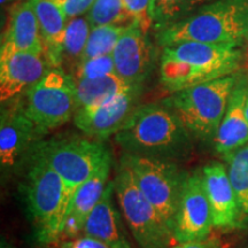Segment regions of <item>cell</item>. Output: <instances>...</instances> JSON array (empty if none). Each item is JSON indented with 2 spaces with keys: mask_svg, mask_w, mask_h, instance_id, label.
<instances>
[{
  "mask_svg": "<svg viewBox=\"0 0 248 248\" xmlns=\"http://www.w3.org/2000/svg\"><path fill=\"white\" fill-rule=\"evenodd\" d=\"M238 79L233 74L201 83L173 92L162 104L175 111L192 137L212 140L216 137Z\"/></svg>",
  "mask_w": 248,
  "mask_h": 248,
  "instance_id": "cell-5",
  "label": "cell"
},
{
  "mask_svg": "<svg viewBox=\"0 0 248 248\" xmlns=\"http://www.w3.org/2000/svg\"><path fill=\"white\" fill-rule=\"evenodd\" d=\"M214 0H154L153 20L156 30H163L184 20Z\"/></svg>",
  "mask_w": 248,
  "mask_h": 248,
  "instance_id": "cell-23",
  "label": "cell"
},
{
  "mask_svg": "<svg viewBox=\"0 0 248 248\" xmlns=\"http://www.w3.org/2000/svg\"><path fill=\"white\" fill-rule=\"evenodd\" d=\"M114 197V181H109L97 206L86 219L82 235L100 240L113 248H133Z\"/></svg>",
  "mask_w": 248,
  "mask_h": 248,
  "instance_id": "cell-17",
  "label": "cell"
},
{
  "mask_svg": "<svg viewBox=\"0 0 248 248\" xmlns=\"http://www.w3.org/2000/svg\"><path fill=\"white\" fill-rule=\"evenodd\" d=\"M91 29L92 27L86 16L71 18L67 23L63 44V60L68 59L71 62H76V68L82 60Z\"/></svg>",
  "mask_w": 248,
  "mask_h": 248,
  "instance_id": "cell-26",
  "label": "cell"
},
{
  "mask_svg": "<svg viewBox=\"0 0 248 248\" xmlns=\"http://www.w3.org/2000/svg\"><path fill=\"white\" fill-rule=\"evenodd\" d=\"M0 169L2 181L26 162L31 150L45 133L27 115L21 99L1 104Z\"/></svg>",
  "mask_w": 248,
  "mask_h": 248,
  "instance_id": "cell-10",
  "label": "cell"
},
{
  "mask_svg": "<svg viewBox=\"0 0 248 248\" xmlns=\"http://www.w3.org/2000/svg\"><path fill=\"white\" fill-rule=\"evenodd\" d=\"M229 178L237 195L241 223L248 221V142L237 151L225 155Z\"/></svg>",
  "mask_w": 248,
  "mask_h": 248,
  "instance_id": "cell-22",
  "label": "cell"
},
{
  "mask_svg": "<svg viewBox=\"0 0 248 248\" xmlns=\"http://www.w3.org/2000/svg\"><path fill=\"white\" fill-rule=\"evenodd\" d=\"M30 154L44 160L63 179L68 203L83 183L101 166L113 160L109 150L100 140L78 136L42 139L32 147Z\"/></svg>",
  "mask_w": 248,
  "mask_h": 248,
  "instance_id": "cell-6",
  "label": "cell"
},
{
  "mask_svg": "<svg viewBox=\"0 0 248 248\" xmlns=\"http://www.w3.org/2000/svg\"><path fill=\"white\" fill-rule=\"evenodd\" d=\"M49 62L45 53L17 52L0 60V101L16 99L46 75Z\"/></svg>",
  "mask_w": 248,
  "mask_h": 248,
  "instance_id": "cell-15",
  "label": "cell"
},
{
  "mask_svg": "<svg viewBox=\"0 0 248 248\" xmlns=\"http://www.w3.org/2000/svg\"><path fill=\"white\" fill-rule=\"evenodd\" d=\"M141 90L142 88L132 90L98 106L78 108L74 115V124L88 137L98 140L115 136L140 106Z\"/></svg>",
  "mask_w": 248,
  "mask_h": 248,
  "instance_id": "cell-12",
  "label": "cell"
},
{
  "mask_svg": "<svg viewBox=\"0 0 248 248\" xmlns=\"http://www.w3.org/2000/svg\"><path fill=\"white\" fill-rule=\"evenodd\" d=\"M129 26H101L92 28L80 62L91 58L113 54L120 38Z\"/></svg>",
  "mask_w": 248,
  "mask_h": 248,
  "instance_id": "cell-24",
  "label": "cell"
},
{
  "mask_svg": "<svg viewBox=\"0 0 248 248\" xmlns=\"http://www.w3.org/2000/svg\"><path fill=\"white\" fill-rule=\"evenodd\" d=\"M247 69H248V53H247Z\"/></svg>",
  "mask_w": 248,
  "mask_h": 248,
  "instance_id": "cell-34",
  "label": "cell"
},
{
  "mask_svg": "<svg viewBox=\"0 0 248 248\" xmlns=\"http://www.w3.org/2000/svg\"><path fill=\"white\" fill-rule=\"evenodd\" d=\"M245 111H246V116L248 119V95H247V100H246V107H245Z\"/></svg>",
  "mask_w": 248,
  "mask_h": 248,
  "instance_id": "cell-33",
  "label": "cell"
},
{
  "mask_svg": "<svg viewBox=\"0 0 248 248\" xmlns=\"http://www.w3.org/2000/svg\"><path fill=\"white\" fill-rule=\"evenodd\" d=\"M59 248H113L109 245L102 243L100 240L93 238L80 235V237L73 238V239L60 240L58 243Z\"/></svg>",
  "mask_w": 248,
  "mask_h": 248,
  "instance_id": "cell-30",
  "label": "cell"
},
{
  "mask_svg": "<svg viewBox=\"0 0 248 248\" xmlns=\"http://www.w3.org/2000/svg\"><path fill=\"white\" fill-rule=\"evenodd\" d=\"M172 248H224V245L218 238L208 237L202 240H192L175 244Z\"/></svg>",
  "mask_w": 248,
  "mask_h": 248,
  "instance_id": "cell-31",
  "label": "cell"
},
{
  "mask_svg": "<svg viewBox=\"0 0 248 248\" xmlns=\"http://www.w3.org/2000/svg\"><path fill=\"white\" fill-rule=\"evenodd\" d=\"M117 203L124 222L140 248H172V233L162 217L136 184L130 170L120 163L114 178Z\"/></svg>",
  "mask_w": 248,
  "mask_h": 248,
  "instance_id": "cell-8",
  "label": "cell"
},
{
  "mask_svg": "<svg viewBox=\"0 0 248 248\" xmlns=\"http://www.w3.org/2000/svg\"><path fill=\"white\" fill-rule=\"evenodd\" d=\"M22 104L27 115L46 135L74 119L77 110L75 79L60 68H53L28 90Z\"/></svg>",
  "mask_w": 248,
  "mask_h": 248,
  "instance_id": "cell-9",
  "label": "cell"
},
{
  "mask_svg": "<svg viewBox=\"0 0 248 248\" xmlns=\"http://www.w3.org/2000/svg\"><path fill=\"white\" fill-rule=\"evenodd\" d=\"M202 173L214 228L235 229L243 225L239 203L226 167L212 161L203 167Z\"/></svg>",
  "mask_w": 248,
  "mask_h": 248,
  "instance_id": "cell-14",
  "label": "cell"
},
{
  "mask_svg": "<svg viewBox=\"0 0 248 248\" xmlns=\"http://www.w3.org/2000/svg\"><path fill=\"white\" fill-rule=\"evenodd\" d=\"M128 13L131 15L145 33L150 31L154 24L153 4L154 0H123Z\"/></svg>",
  "mask_w": 248,
  "mask_h": 248,
  "instance_id": "cell-28",
  "label": "cell"
},
{
  "mask_svg": "<svg viewBox=\"0 0 248 248\" xmlns=\"http://www.w3.org/2000/svg\"><path fill=\"white\" fill-rule=\"evenodd\" d=\"M241 51L200 42L164 46L161 57V83L170 92L233 75L239 68Z\"/></svg>",
  "mask_w": 248,
  "mask_h": 248,
  "instance_id": "cell-2",
  "label": "cell"
},
{
  "mask_svg": "<svg viewBox=\"0 0 248 248\" xmlns=\"http://www.w3.org/2000/svg\"><path fill=\"white\" fill-rule=\"evenodd\" d=\"M161 45L182 42L238 48L248 40V0H214L184 20L159 31Z\"/></svg>",
  "mask_w": 248,
  "mask_h": 248,
  "instance_id": "cell-3",
  "label": "cell"
},
{
  "mask_svg": "<svg viewBox=\"0 0 248 248\" xmlns=\"http://www.w3.org/2000/svg\"><path fill=\"white\" fill-rule=\"evenodd\" d=\"M0 248H15L14 245L6 239V238H1V243H0Z\"/></svg>",
  "mask_w": 248,
  "mask_h": 248,
  "instance_id": "cell-32",
  "label": "cell"
},
{
  "mask_svg": "<svg viewBox=\"0 0 248 248\" xmlns=\"http://www.w3.org/2000/svg\"><path fill=\"white\" fill-rule=\"evenodd\" d=\"M120 163L130 170L139 190L153 204L172 233L179 200L188 172L183 170L177 162L130 153H123Z\"/></svg>",
  "mask_w": 248,
  "mask_h": 248,
  "instance_id": "cell-7",
  "label": "cell"
},
{
  "mask_svg": "<svg viewBox=\"0 0 248 248\" xmlns=\"http://www.w3.org/2000/svg\"><path fill=\"white\" fill-rule=\"evenodd\" d=\"M94 1L95 0H64L61 8L67 20L69 21L71 18L83 16L85 13H88Z\"/></svg>",
  "mask_w": 248,
  "mask_h": 248,
  "instance_id": "cell-29",
  "label": "cell"
},
{
  "mask_svg": "<svg viewBox=\"0 0 248 248\" xmlns=\"http://www.w3.org/2000/svg\"><path fill=\"white\" fill-rule=\"evenodd\" d=\"M213 228L202 169H195L185 179L173 224V240L179 244L206 239L210 237Z\"/></svg>",
  "mask_w": 248,
  "mask_h": 248,
  "instance_id": "cell-11",
  "label": "cell"
},
{
  "mask_svg": "<svg viewBox=\"0 0 248 248\" xmlns=\"http://www.w3.org/2000/svg\"><path fill=\"white\" fill-rule=\"evenodd\" d=\"M76 83L77 109L106 104L142 86L130 85L116 74L78 80Z\"/></svg>",
  "mask_w": 248,
  "mask_h": 248,
  "instance_id": "cell-21",
  "label": "cell"
},
{
  "mask_svg": "<svg viewBox=\"0 0 248 248\" xmlns=\"http://www.w3.org/2000/svg\"><path fill=\"white\" fill-rule=\"evenodd\" d=\"M116 75L130 85L142 86L154 63V48L139 24L126 28L113 52Z\"/></svg>",
  "mask_w": 248,
  "mask_h": 248,
  "instance_id": "cell-13",
  "label": "cell"
},
{
  "mask_svg": "<svg viewBox=\"0 0 248 248\" xmlns=\"http://www.w3.org/2000/svg\"><path fill=\"white\" fill-rule=\"evenodd\" d=\"M248 86L244 79H238L229 100L225 115L216 133L215 150L223 156L237 151L248 142V119L246 100Z\"/></svg>",
  "mask_w": 248,
  "mask_h": 248,
  "instance_id": "cell-19",
  "label": "cell"
},
{
  "mask_svg": "<svg viewBox=\"0 0 248 248\" xmlns=\"http://www.w3.org/2000/svg\"><path fill=\"white\" fill-rule=\"evenodd\" d=\"M111 164L113 160L101 166L70 198L62 221L60 240L73 239L82 235L86 219L97 206L110 181Z\"/></svg>",
  "mask_w": 248,
  "mask_h": 248,
  "instance_id": "cell-16",
  "label": "cell"
},
{
  "mask_svg": "<svg viewBox=\"0 0 248 248\" xmlns=\"http://www.w3.org/2000/svg\"><path fill=\"white\" fill-rule=\"evenodd\" d=\"M40 28L44 53L51 66L59 68L63 61L64 35L68 20L54 0H31Z\"/></svg>",
  "mask_w": 248,
  "mask_h": 248,
  "instance_id": "cell-20",
  "label": "cell"
},
{
  "mask_svg": "<svg viewBox=\"0 0 248 248\" xmlns=\"http://www.w3.org/2000/svg\"><path fill=\"white\" fill-rule=\"evenodd\" d=\"M17 52L44 53L40 28L31 0L12 9L0 49V60Z\"/></svg>",
  "mask_w": 248,
  "mask_h": 248,
  "instance_id": "cell-18",
  "label": "cell"
},
{
  "mask_svg": "<svg viewBox=\"0 0 248 248\" xmlns=\"http://www.w3.org/2000/svg\"><path fill=\"white\" fill-rule=\"evenodd\" d=\"M246 248H248V246H247V247H246Z\"/></svg>",
  "mask_w": 248,
  "mask_h": 248,
  "instance_id": "cell-35",
  "label": "cell"
},
{
  "mask_svg": "<svg viewBox=\"0 0 248 248\" xmlns=\"http://www.w3.org/2000/svg\"><path fill=\"white\" fill-rule=\"evenodd\" d=\"M192 138L175 111L162 101L140 105L115 135L124 153L177 163L190 157Z\"/></svg>",
  "mask_w": 248,
  "mask_h": 248,
  "instance_id": "cell-1",
  "label": "cell"
},
{
  "mask_svg": "<svg viewBox=\"0 0 248 248\" xmlns=\"http://www.w3.org/2000/svg\"><path fill=\"white\" fill-rule=\"evenodd\" d=\"M92 28L101 26H129L133 22L123 0H95L86 14Z\"/></svg>",
  "mask_w": 248,
  "mask_h": 248,
  "instance_id": "cell-25",
  "label": "cell"
},
{
  "mask_svg": "<svg viewBox=\"0 0 248 248\" xmlns=\"http://www.w3.org/2000/svg\"><path fill=\"white\" fill-rule=\"evenodd\" d=\"M20 185L24 206L37 240L44 245L59 243L67 209V186L44 160L29 154Z\"/></svg>",
  "mask_w": 248,
  "mask_h": 248,
  "instance_id": "cell-4",
  "label": "cell"
},
{
  "mask_svg": "<svg viewBox=\"0 0 248 248\" xmlns=\"http://www.w3.org/2000/svg\"><path fill=\"white\" fill-rule=\"evenodd\" d=\"M116 74L115 62H114L113 55H101L88 59V60L80 62L78 67L73 74V78L75 82L88 78H97V77L111 75Z\"/></svg>",
  "mask_w": 248,
  "mask_h": 248,
  "instance_id": "cell-27",
  "label": "cell"
}]
</instances>
